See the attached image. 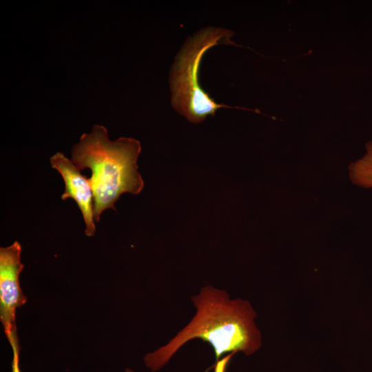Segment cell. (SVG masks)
<instances>
[{"mask_svg":"<svg viewBox=\"0 0 372 372\" xmlns=\"http://www.w3.org/2000/svg\"><path fill=\"white\" fill-rule=\"evenodd\" d=\"M191 300L196 311L190 322L166 344L145 355L144 363L152 371L163 367L180 348L194 339L211 345L215 363L227 353L250 355L260 348L256 313L249 301L231 299L225 290L210 285L203 287Z\"/></svg>","mask_w":372,"mask_h":372,"instance_id":"1","label":"cell"},{"mask_svg":"<svg viewBox=\"0 0 372 372\" xmlns=\"http://www.w3.org/2000/svg\"><path fill=\"white\" fill-rule=\"evenodd\" d=\"M141 143L132 138L111 141L107 129L94 125L92 132L83 134L72 149L74 165L82 170L89 168L94 195V218L99 222L103 211L114 209L123 193L139 194L144 182L138 172Z\"/></svg>","mask_w":372,"mask_h":372,"instance_id":"2","label":"cell"},{"mask_svg":"<svg viewBox=\"0 0 372 372\" xmlns=\"http://www.w3.org/2000/svg\"><path fill=\"white\" fill-rule=\"evenodd\" d=\"M231 35L227 30L206 28L187 41L176 57L169 77L171 103L190 122L200 123L220 108L231 107L216 103L198 82L200 61L206 51L218 44L230 43Z\"/></svg>","mask_w":372,"mask_h":372,"instance_id":"3","label":"cell"},{"mask_svg":"<svg viewBox=\"0 0 372 372\" xmlns=\"http://www.w3.org/2000/svg\"><path fill=\"white\" fill-rule=\"evenodd\" d=\"M21 251L18 241L0 248V320L8 340L17 335L16 311L27 301L19 281L23 269Z\"/></svg>","mask_w":372,"mask_h":372,"instance_id":"4","label":"cell"},{"mask_svg":"<svg viewBox=\"0 0 372 372\" xmlns=\"http://www.w3.org/2000/svg\"><path fill=\"white\" fill-rule=\"evenodd\" d=\"M52 168L57 170L63 178L65 192L61 199L73 198L83 215L85 224V234L93 236L96 231L94 218V195L89 178L63 153L56 152L50 158Z\"/></svg>","mask_w":372,"mask_h":372,"instance_id":"5","label":"cell"},{"mask_svg":"<svg viewBox=\"0 0 372 372\" xmlns=\"http://www.w3.org/2000/svg\"><path fill=\"white\" fill-rule=\"evenodd\" d=\"M365 149L364 156L351 163L349 166V174L351 180L355 185L365 188L372 187V141H369Z\"/></svg>","mask_w":372,"mask_h":372,"instance_id":"6","label":"cell"},{"mask_svg":"<svg viewBox=\"0 0 372 372\" xmlns=\"http://www.w3.org/2000/svg\"><path fill=\"white\" fill-rule=\"evenodd\" d=\"M12 349L13 357L12 361V372H21L20 369V345L19 338H12L9 341Z\"/></svg>","mask_w":372,"mask_h":372,"instance_id":"7","label":"cell"},{"mask_svg":"<svg viewBox=\"0 0 372 372\" xmlns=\"http://www.w3.org/2000/svg\"><path fill=\"white\" fill-rule=\"evenodd\" d=\"M125 372H134V371H132V370L130 369H125Z\"/></svg>","mask_w":372,"mask_h":372,"instance_id":"8","label":"cell"}]
</instances>
